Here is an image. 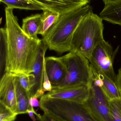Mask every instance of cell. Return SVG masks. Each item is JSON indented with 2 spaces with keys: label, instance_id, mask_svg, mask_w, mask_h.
<instances>
[{
  "label": "cell",
  "instance_id": "cell-1",
  "mask_svg": "<svg viewBox=\"0 0 121 121\" xmlns=\"http://www.w3.org/2000/svg\"><path fill=\"white\" fill-rule=\"evenodd\" d=\"M13 10L5 8L8 50L5 73L15 75L31 74L42 40L33 39L24 32Z\"/></svg>",
  "mask_w": 121,
  "mask_h": 121
},
{
  "label": "cell",
  "instance_id": "cell-2",
  "mask_svg": "<svg viewBox=\"0 0 121 121\" xmlns=\"http://www.w3.org/2000/svg\"><path fill=\"white\" fill-rule=\"evenodd\" d=\"M92 10L87 4L81 8L60 15L58 20L42 37V41L50 50L59 54L70 52L73 34L82 18Z\"/></svg>",
  "mask_w": 121,
  "mask_h": 121
},
{
  "label": "cell",
  "instance_id": "cell-3",
  "mask_svg": "<svg viewBox=\"0 0 121 121\" xmlns=\"http://www.w3.org/2000/svg\"><path fill=\"white\" fill-rule=\"evenodd\" d=\"M104 29L102 19L92 10L90 11L75 30L70 52L79 53L89 59L96 47L104 40Z\"/></svg>",
  "mask_w": 121,
  "mask_h": 121
},
{
  "label": "cell",
  "instance_id": "cell-4",
  "mask_svg": "<svg viewBox=\"0 0 121 121\" xmlns=\"http://www.w3.org/2000/svg\"><path fill=\"white\" fill-rule=\"evenodd\" d=\"M40 107L44 113L60 121H96L84 104L51 98L44 95Z\"/></svg>",
  "mask_w": 121,
  "mask_h": 121
},
{
  "label": "cell",
  "instance_id": "cell-5",
  "mask_svg": "<svg viewBox=\"0 0 121 121\" xmlns=\"http://www.w3.org/2000/svg\"><path fill=\"white\" fill-rule=\"evenodd\" d=\"M67 71L64 80L53 89L86 85L89 86L92 79L91 65L88 59L79 53L70 52L59 57Z\"/></svg>",
  "mask_w": 121,
  "mask_h": 121
},
{
  "label": "cell",
  "instance_id": "cell-6",
  "mask_svg": "<svg viewBox=\"0 0 121 121\" xmlns=\"http://www.w3.org/2000/svg\"><path fill=\"white\" fill-rule=\"evenodd\" d=\"M119 47L115 50L108 42L103 40L93 50L88 59L91 65L97 68L117 84V75L113 68L115 56Z\"/></svg>",
  "mask_w": 121,
  "mask_h": 121
},
{
  "label": "cell",
  "instance_id": "cell-7",
  "mask_svg": "<svg viewBox=\"0 0 121 121\" xmlns=\"http://www.w3.org/2000/svg\"><path fill=\"white\" fill-rule=\"evenodd\" d=\"M89 87V96L84 105L96 121H113L109 100L101 87L92 78Z\"/></svg>",
  "mask_w": 121,
  "mask_h": 121
},
{
  "label": "cell",
  "instance_id": "cell-8",
  "mask_svg": "<svg viewBox=\"0 0 121 121\" xmlns=\"http://www.w3.org/2000/svg\"><path fill=\"white\" fill-rule=\"evenodd\" d=\"M48 47L42 41L39 46L37 55L32 68V72L35 77V86L28 94V98L35 96L38 99L44 95L43 89L44 78V61L45 54Z\"/></svg>",
  "mask_w": 121,
  "mask_h": 121
},
{
  "label": "cell",
  "instance_id": "cell-9",
  "mask_svg": "<svg viewBox=\"0 0 121 121\" xmlns=\"http://www.w3.org/2000/svg\"><path fill=\"white\" fill-rule=\"evenodd\" d=\"M89 86L86 85L52 89L46 95L51 98L84 104L88 99Z\"/></svg>",
  "mask_w": 121,
  "mask_h": 121
},
{
  "label": "cell",
  "instance_id": "cell-10",
  "mask_svg": "<svg viewBox=\"0 0 121 121\" xmlns=\"http://www.w3.org/2000/svg\"><path fill=\"white\" fill-rule=\"evenodd\" d=\"M15 76L10 73L6 72L0 81V102L15 112L16 106Z\"/></svg>",
  "mask_w": 121,
  "mask_h": 121
},
{
  "label": "cell",
  "instance_id": "cell-11",
  "mask_svg": "<svg viewBox=\"0 0 121 121\" xmlns=\"http://www.w3.org/2000/svg\"><path fill=\"white\" fill-rule=\"evenodd\" d=\"M57 12L60 15L76 10L88 4L89 0H25Z\"/></svg>",
  "mask_w": 121,
  "mask_h": 121
},
{
  "label": "cell",
  "instance_id": "cell-12",
  "mask_svg": "<svg viewBox=\"0 0 121 121\" xmlns=\"http://www.w3.org/2000/svg\"><path fill=\"white\" fill-rule=\"evenodd\" d=\"M44 64L52 89L57 87L63 82L66 76V67L60 57H45Z\"/></svg>",
  "mask_w": 121,
  "mask_h": 121
},
{
  "label": "cell",
  "instance_id": "cell-13",
  "mask_svg": "<svg viewBox=\"0 0 121 121\" xmlns=\"http://www.w3.org/2000/svg\"><path fill=\"white\" fill-rule=\"evenodd\" d=\"M99 14L103 20L121 26V0L105 4Z\"/></svg>",
  "mask_w": 121,
  "mask_h": 121
},
{
  "label": "cell",
  "instance_id": "cell-14",
  "mask_svg": "<svg viewBox=\"0 0 121 121\" xmlns=\"http://www.w3.org/2000/svg\"><path fill=\"white\" fill-rule=\"evenodd\" d=\"M91 65L99 78V86L109 100L121 98V94L117 84L111 80L99 69L91 64Z\"/></svg>",
  "mask_w": 121,
  "mask_h": 121
},
{
  "label": "cell",
  "instance_id": "cell-15",
  "mask_svg": "<svg viewBox=\"0 0 121 121\" xmlns=\"http://www.w3.org/2000/svg\"><path fill=\"white\" fill-rule=\"evenodd\" d=\"M42 22V14L32 15L22 20V28L24 32L30 38L39 41L38 33Z\"/></svg>",
  "mask_w": 121,
  "mask_h": 121
},
{
  "label": "cell",
  "instance_id": "cell-16",
  "mask_svg": "<svg viewBox=\"0 0 121 121\" xmlns=\"http://www.w3.org/2000/svg\"><path fill=\"white\" fill-rule=\"evenodd\" d=\"M15 76V85L16 106L15 112L18 115L27 114V111L32 108L29 105V99L27 93L20 84L18 77Z\"/></svg>",
  "mask_w": 121,
  "mask_h": 121
},
{
  "label": "cell",
  "instance_id": "cell-17",
  "mask_svg": "<svg viewBox=\"0 0 121 121\" xmlns=\"http://www.w3.org/2000/svg\"><path fill=\"white\" fill-rule=\"evenodd\" d=\"M42 22L38 34L42 37L46 34L51 26L58 20L60 16L59 13L48 9L43 10Z\"/></svg>",
  "mask_w": 121,
  "mask_h": 121
},
{
  "label": "cell",
  "instance_id": "cell-18",
  "mask_svg": "<svg viewBox=\"0 0 121 121\" xmlns=\"http://www.w3.org/2000/svg\"><path fill=\"white\" fill-rule=\"evenodd\" d=\"M0 1L6 5V7L10 9H16L35 10L45 9L42 6L28 2L25 0H0Z\"/></svg>",
  "mask_w": 121,
  "mask_h": 121
},
{
  "label": "cell",
  "instance_id": "cell-19",
  "mask_svg": "<svg viewBox=\"0 0 121 121\" xmlns=\"http://www.w3.org/2000/svg\"><path fill=\"white\" fill-rule=\"evenodd\" d=\"M7 50L6 32L5 28L0 29V78L5 73L7 61Z\"/></svg>",
  "mask_w": 121,
  "mask_h": 121
},
{
  "label": "cell",
  "instance_id": "cell-20",
  "mask_svg": "<svg viewBox=\"0 0 121 121\" xmlns=\"http://www.w3.org/2000/svg\"><path fill=\"white\" fill-rule=\"evenodd\" d=\"M16 75L18 78L21 87L28 95L35 84V77L33 74L32 73L28 74H20Z\"/></svg>",
  "mask_w": 121,
  "mask_h": 121
},
{
  "label": "cell",
  "instance_id": "cell-21",
  "mask_svg": "<svg viewBox=\"0 0 121 121\" xmlns=\"http://www.w3.org/2000/svg\"><path fill=\"white\" fill-rule=\"evenodd\" d=\"M109 110L113 121H121V98L109 100Z\"/></svg>",
  "mask_w": 121,
  "mask_h": 121
},
{
  "label": "cell",
  "instance_id": "cell-22",
  "mask_svg": "<svg viewBox=\"0 0 121 121\" xmlns=\"http://www.w3.org/2000/svg\"><path fill=\"white\" fill-rule=\"evenodd\" d=\"M18 114L0 102V121H14Z\"/></svg>",
  "mask_w": 121,
  "mask_h": 121
},
{
  "label": "cell",
  "instance_id": "cell-23",
  "mask_svg": "<svg viewBox=\"0 0 121 121\" xmlns=\"http://www.w3.org/2000/svg\"><path fill=\"white\" fill-rule=\"evenodd\" d=\"M29 104L32 108L40 106V102L38 101V99L35 96L29 98Z\"/></svg>",
  "mask_w": 121,
  "mask_h": 121
},
{
  "label": "cell",
  "instance_id": "cell-24",
  "mask_svg": "<svg viewBox=\"0 0 121 121\" xmlns=\"http://www.w3.org/2000/svg\"><path fill=\"white\" fill-rule=\"evenodd\" d=\"M117 84L119 90L121 97V67L119 69L117 75Z\"/></svg>",
  "mask_w": 121,
  "mask_h": 121
},
{
  "label": "cell",
  "instance_id": "cell-25",
  "mask_svg": "<svg viewBox=\"0 0 121 121\" xmlns=\"http://www.w3.org/2000/svg\"><path fill=\"white\" fill-rule=\"evenodd\" d=\"M38 119L40 121H60L45 113L42 116H40V118Z\"/></svg>",
  "mask_w": 121,
  "mask_h": 121
},
{
  "label": "cell",
  "instance_id": "cell-26",
  "mask_svg": "<svg viewBox=\"0 0 121 121\" xmlns=\"http://www.w3.org/2000/svg\"><path fill=\"white\" fill-rule=\"evenodd\" d=\"M104 3V4L110 2H114V1H116L118 0H102Z\"/></svg>",
  "mask_w": 121,
  "mask_h": 121
},
{
  "label": "cell",
  "instance_id": "cell-27",
  "mask_svg": "<svg viewBox=\"0 0 121 121\" xmlns=\"http://www.w3.org/2000/svg\"><path fill=\"white\" fill-rule=\"evenodd\" d=\"M89 1L90 0H89Z\"/></svg>",
  "mask_w": 121,
  "mask_h": 121
}]
</instances>
